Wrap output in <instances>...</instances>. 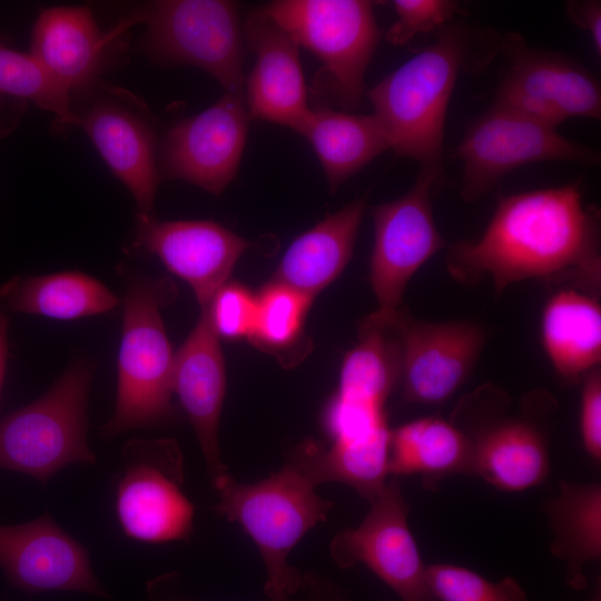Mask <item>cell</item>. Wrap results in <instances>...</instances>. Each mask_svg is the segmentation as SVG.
I'll use <instances>...</instances> for the list:
<instances>
[{
  "instance_id": "cell-20",
  "label": "cell",
  "mask_w": 601,
  "mask_h": 601,
  "mask_svg": "<svg viewBox=\"0 0 601 601\" xmlns=\"http://www.w3.org/2000/svg\"><path fill=\"white\" fill-rule=\"evenodd\" d=\"M226 390V373L219 336L207 307L186 341L175 353L173 393L177 395L197 436L211 483L226 475L218 428Z\"/></svg>"
},
{
  "instance_id": "cell-39",
  "label": "cell",
  "mask_w": 601,
  "mask_h": 601,
  "mask_svg": "<svg viewBox=\"0 0 601 601\" xmlns=\"http://www.w3.org/2000/svg\"><path fill=\"white\" fill-rule=\"evenodd\" d=\"M3 41V39L0 37V42Z\"/></svg>"
},
{
  "instance_id": "cell-10",
  "label": "cell",
  "mask_w": 601,
  "mask_h": 601,
  "mask_svg": "<svg viewBox=\"0 0 601 601\" xmlns=\"http://www.w3.org/2000/svg\"><path fill=\"white\" fill-rule=\"evenodd\" d=\"M443 171L421 168L403 196L374 207L370 283L377 309L367 318L391 323L412 276L446 246L433 216L432 194Z\"/></svg>"
},
{
  "instance_id": "cell-18",
  "label": "cell",
  "mask_w": 601,
  "mask_h": 601,
  "mask_svg": "<svg viewBox=\"0 0 601 601\" xmlns=\"http://www.w3.org/2000/svg\"><path fill=\"white\" fill-rule=\"evenodd\" d=\"M0 566L9 582L27 593L78 591L107 597L87 550L47 514L0 525Z\"/></svg>"
},
{
  "instance_id": "cell-21",
  "label": "cell",
  "mask_w": 601,
  "mask_h": 601,
  "mask_svg": "<svg viewBox=\"0 0 601 601\" xmlns=\"http://www.w3.org/2000/svg\"><path fill=\"white\" fill-rule=\"evenodd\" d=\"M117 38L100 32L88 6L51 7L33 24L29 53L72 96L97 85Z\"/></svg>"
},
{
  "instance_id": "cell-1",
  "label": "cell",
  "mask_w": 601,
  "mask_h": 601,
  "mask_svg": "<svg viewBox=\"0 0 601 601\" xmlns=\"http://www.w3.org/2000/svg\"><path fill=\"white\" fill-rule=\"evenodd\" d=\"M599 211L585 207L579 181L501 196L483 231L451 246L450 274L462 283L490 277L497 294L541 278L600 289Z\"/></svg>"
},
{
  "instance_id": "cell-35",
  "label": "cell",
  "mask_w": 601,
  "mask_h": 601,
  "mask_svg": "<svg viewBox=\"0 0 601 601\" xmlns=\"http://www.w3.org/2000/svg\"><path fill=\"white\" fill-rule=\"evenodd\" d=\"M580 436L588 455L601 461V373L595 368L582 380Z\"/></svg>"
},
{
  "instance_id": "cell-30",
  "label": "cell",
  "mask_w": 601,
  "mask_h": 601,
  "mask_svg": "<svg viewBox=\"0 0 601 601\" xmlns=\"http://www.w3.org/2000/svg\"><path fill=\"white\" fill-rule=\"evenodd\" d=\"M314 299L283 284L269 282L256 296V317L249 341L280 353L299 344L304 321Z\"/></svg>"
},
{
  "instance_id": "cell-31",
  "label": "cell",
  "mask_w": 601,
  "mask_h": 601,
  "mask_svg": "<svg viewBox=\"0 0 601 601\" xmlns=\"http://www.w3.org/2000/svg\"><path fill=\"white\" fill-rule=\"evenodd\" d=\"M426 571L437 601H528L525 591L510 577L492 582L467 568L447 563L427 565Z\"/></svg>"
},
{
  "instance_id": "cell-38",
  "label": "cell",
  "mask_w": 601,
  "mask_h": 601,
  "mask_svg": "<svg viewBox=\"0 0 601 601\" xmlns=\"http://www.w3.org/2000/svg\"><path fill=\"white\" fill-rule=\"evenodd\" d=\"M1 107H2V96H0V110H1Z\"/></svg>"
},
{
  "instance_id": "cell-32",
  "label": "cell",
  "mask_w": 601,
  "mask_h": 601,
  "mask_svg": "<svg viewBox=\"0 0 601 601\" xmlns=\"http://www.w3.org/2000/svg\"><path fill=\"white\" fill-rule=\"evenodd\" d=\"M396 21L386 32V39L402 46L421 33L440 30L463 12L452 0H394Z\"/></svg>"
},
{
  "instance_id": "cell-8",
  "label": "cell",
  "mask_w": 601,
  "mask_h": 601,
  "mask_svg": "<svg viewBox=\"0 0 601 601\" xmlns=\"http://www.w3.org/2000/svg\"><path fill=\"white\" fill-rule=\"evenodd\" d=\"M374 2L276 0L257 11L323 63L333 98L343 109L362 101L366 70L380 42Z\"/></svg>"
},
{
  "instance_id": "cell-27",
  "label": "cell",
  "mask_w": 601,
  "mask_h": 601,
  "mask_svg": "<svg viewBox=\"0 0 601 601\" xmlns=\"http://www.w3.org/2000/svg\"><path fill=\"white\" fill-rule=\"evenodd\" d=\"M550 551L564 564V580L575 590L587 584L585 565L601 559V485L560 482L545 506Z\"/></svg>"
},
{
  "instance_id": "cell-12",
  "label": "cell",
  "mask_w": 601,
  "mask_h": 601,
  "mask_svg": "<svg viewBox=\"0 0 601 601\" xmlns=\"http://www.w3.org/2000/svg\"><path fill=\"white\" fill-rule=\"evenodd\" d=\"M356 528L332 539L329 554L342 569L358 563L385 582L401 601H437L408 525V505L398 477H391Z\"/></svg>"
},
{
  "instance_id": "cell-37",
  "label": "cell",
  "mask_w": 601,
  "mask_h": 601,
  "mask_svg": "<svg viewBox=\"0 0 601 601\" xmlns=\"http://www.w3.org/2000/svg\"><path fill=\"white\" fill-rule=\"evenodd\" d=\"M8 327L9 321L3 311L0 309V392L2 388L6 365H7V355H8Z\"/></svg>"
},
{
  "instance_id": "cell-36",
  "label": "cell",
  "mask_w": 601,
  "mask_h": 601,
  "mask_svg": "<svg viewBox=\"0 0 601 601\" xmlns=\"http://www.w3.org/2000/svg\"><path fill=\"white\" fill-rule=\"evenodd\" d=\"M566 13L571 21L584 30L594 47L601 51V3L595 0L569 1Z\"/></svg>"
},
{
  "instance_id": "cell-11",
  "label": "cell",
  "mask_w": 601,
  "mask_h": 601,
  "mask_svg": "<svg viewBox=\"0 0 601 601\" xmlns=\"http://www.w3.org/2000/svg\"><path fill=\"white\" fill-rule=\"evenodd\" d=\"M127 460L117 483L115 510L122 532L146 543L189 539L195 506L184 494V467L173 439L134 440L124 449Z\"/></svg>"
},
{
  "instance_id": "cell-9",
  "label": "cell",
  "mask_w": 601,
  "mask_h": 601,
  "mask_svg": "<svg viewBox=\"0 0 601 601\" xmlns=\"http://www.w3.org/2000/svg\"><path fill=\"white\" fill-rule=\"evenodd\" d=\"M453 158L462 162V197L474 201L509 173L540 161L595 165L600 154L526 114L497 102L466 130Z\"/></svg>"
},
{
  "instance_id": "cell-6",
  "label": "cell",
  "mask_w": 601,
  "mask_h": 601,
  "mask_svg": "<svg viewBox=\"0 0 601 601\" xmlns=\"http://www.w3.org/2000/svg\"><path fill=\"white\" fill-rule=\"evenodd\" d=\"M146 26L141 48L156 61L197 67L225 92H244L238 6L226 0H160L140 6L115 28Z\"/></svg>"
},
{
  "instance_id": "cell-28",
  "label": "cell",
  "mask_w": 601,
  "mask_h": 601,
  "mask_svg": "<svg viewBox=\"0 0 601 601\" xmlns=\"http://www.w3.org/2000/svg\"><path fill=\"white\" fill-rule=\"evenodd\" d=\"M400 372L401 343L394 321L377 324L366 317L357 344L344 357L337 392L385 404Z\"/></svg>"
},
{
  "instance_id": "cell-4",
  "label": "cell",
  "mask_w": 601,
  "mask_h": 601,
  "mask_svg": "<svg viewBox=\"0 0 601 601\" xmlns=\"http://www.w3.org/2000/svg\"><path fill=\"white\" fill-rule=\"evenodd\" d=\"M125 282L121 342L118 353L116 406L102 427L105 436L135 428L170 424L177 417L173 404V353L161 312L177 297L175 283L121 270Z\"/></svg>"
},
{
  "instance_id": "cell-24",
  "label": "cell",
  "mask_w": 601,
  "mask_h": 601,
  "mask_svg": "<svg viewBox=\"0 0 601 601\" xmlns=\"http://www.w3.org/2000/svg\"><path fill=\"white\" fill-rule=\"evenodd\" d=\"M298 134L315 150L332 193L390 149L385 130L373 114L321 106L311 110Z\"/></svg>"
},
{
  "instance_id": "cell-26",
  "label": "cell",
  "mask_w": 601,
  "mask_h": 601,
  "mask_svg": "<svg viewBox=\"0 0 601 601\" xmlns=\"http://www.w3.org/2000/svg\"><path fill=\"white\" fill-rule=\"evenodd\" d=\"M390 477L420 475L435 486L454 474H473L470 440L451 420L426 416L391 431L387 461Z\"/></svg>"
},
{
  "instance_id": "cell-5",
  "label": "cell",
  "mask_w": 601,
  "mask_h": 601,
  "mask_svg": "<svg viewBox=\"0 0 601 601\" xmlns=\"http://www.w3.org/2000/svg\"><path fill=\"white\" fill-rule=\"evenodd\" d=\"M92 364L72 362L49 390L0 421V467L46 483L72 463L92 464L87 441Z\"/></svg>"
},
{
  "instance_id": "cell-25",
  "label": "cell",
  "mask_w": 601,
  "mask_h": 601,
  "mask_svg": "<svg viewBox=\"0 0 601 601\" xmlns=\"http://www.w3.org/2000/svg\"><path fill=\"white\" fill-rule=\"evenodd\" d=\"M118 297L97 278L76 270L17 275L0 285V309L73 321L114 311Z\"/></svg>"
},
{
  "instance_id": "cell-7",
  "label": "cell",
  "mask_w": 601,
  "mask_h": 601,
  "mask_svg": "<svg viewBox=\"0 0 601 601\" xmlns=\"http://www.w3.org/2000/svg\"><path fill=\"white\" fill-rule=\"evenodd\" d=\"M508 407L509 398L500 391L480 390L461 402L451 421L470 440L473 474L496 490L520 492L541 484L550 473L543 415L553 407L543 393L526 397L516 414H506Z\"/></svg>"
},
{
  "instance_id": "cell-3",
  "label": "cell",
  "mask_w": 601,
  "mask_h": 601,
  "mask_svg": "<svg viewBox=\"0 0 601 601\" xmlns=\"http://www.w3.org/2000/svg\"><path fill=\"white\" fill-rule=\"evenodd\" d=\"M472 32L449 23L427 45L368 92L390 149L443 171L447 108L461 70L467 65Z\"/></svg>"
},
{
  "instance_id": "cell-15",
  "label": "cell",
  "mask_w": 601,
  "mask_h": 601,
  "mask_svg": "<svg viewBox=\"0 0 601 601\" xmlns=\"http://www.w3.org/2000/svg\"><path fill=\"white\" fill-rule=\"evenodd\" d=\"M401 343L403 398L437 405L446 402L472 374L486 333L469 321L426 322L401 308L394 319Z\"/></svg>"
},
{
  "instance_id": "cell-17",
  "label": "cell",
  "mask_w": 601,
  "mask_h": 601,
  "mask_svg": "<svg viewBox=\"0 0 601 601\" xmlns=\"http://www.w3.org/2000/svg\"><path fill=\"white\" fill-rule=\"evenodd\" d=\"M76 126L90 138L114 176L131 194L137 218L155 217L160 179L156 134L146 112L129 97L107 90L83 114H77Z\"/></svg>"
},
{
  "instance_id": "cell-29",
  "label": "cell",
  "mask_w": 601,
  "mask_h": 601,
  "mask_svg": "<svg viewBox=\"0 0 601 601\" xmlns=\"http://www.w3.org/2000/svg\"><path fill=\"white\" fill-rule=\"evenodd\" d=\"M29 100L51 112L60 129L76 126L71 95L29 52H20L0 42V96Z\"/></svg>"
},
{
  "instance_id": "cell-33",
  "label": "cell",
  "mask_w": 601,
  "mask_h": 601,
  "mask_svg": "<svg viewBox=\"0 0 601 601\" xmlns=\"http://www.w3.org/2000/svg\"><path fill=\"white\" fill-rule=\"evenodd\" d=\"M207 308L219 338L249 337L256 317V295L245 286L225 283Z\"/></svg>"
},
{
  "instance_id": "cell-13",
  "label": "cell",
  "mask_w": 601,
  "mask_h": 601,
  "mask_svg": "<svg viewBox=\"0 0 601 601\" xmlns=\"http://www.w3.org/2000/svg\"><path fill=\"white\" fill-rule=\"evenodd\" d=\"M508 65L495 101L556 128L584 117L600 119L601 86L579 61L530 47L516 33L503 39Z\"/></svg>"
},
{
  "instance_id": "cell-23",
  "label": "cell",
  "mask_w": 601,
  "mask_h": 601,
  "mask_svg": "<svg viewBox=\"0 0 601 601\" xmlns=\"http://www.w3.org/2000/svg\"><path fill=\"white\" fill-rule=\"evenodd\" d=\"M541 337L560 378L582 382L601 362V308L595 296L577 288L553 294L542 313Z\"/></svg>"
},
{
  "instance_id": "cell-22",
  "label": "cell",
  "mask_w": 601,
  "mask_h": 601,
  "mask_svg": "<svg viewBox=\"0 0 601 601\" xmlns=\"http://www.w3.org/2000/svg\"><path fill=\"white\" fill-rule=\"evenodd\" d=\"M366 209L355 199L299 235L287 248L270 282L315 298L349 262Z\"/></svg>"
},
{
  "instance_id": "cell-14",
  "label": "cell",
  "mask_w": 601,
  "mask_h": 601,
  "mask_svg": "<svg viewBox=\"0 0 601 601\" xmlns=\"http://www.w3.org/2000/svg\"><path fill=\"white\" fill-rule=\"evenodd\" d=\"M249 119L244 92H225L207 109L177 121L160 145L159 179L221 194L238 171Z\"/></svg>"
},
{
  "instance_id": "cell-16",
  "label": "cell",
  "mask_w": 601,
  "mask_h": 601,
  "mask_svg": "<svg viewBox=\"0 0 601 601\" xmlns=\"http://www.w3.org/2000/svg\"><path fill=\"white\" fill-rule=\"evenodd\" d=\"M132 248L157 256L207 307L250 243L213 220L137 218Z\"/></svg>"
},
{
  "instance_id": "cell-2",
  "label": "cell",
  "mask_w": 601,
  "mask_h": 601,
  "mask_svg": "<svg viewBox=\"0 0 601 601\" xmlns=\"http://www.w3.org/2000/svg\"><path fill=\"white\" fill-rule=\"evenodd\" d=\"M312 449V439L297 444L278 471L255 483L238 482L230 473L213 483L219 496L215 512L238 523L260 553L266 570L264 592L269 600L297 592L304 572L288 564V555L334 508L315 491Z\"/></svg>"
},
{
  "instance_id": "cell-34",
  "label": "cell",
  "mask_w": 601,
  "mask_h": 601,
  "mask_svg": "<svg viewBox=\"0 0 601 601\" xmlns=\"http://www.w3.org/2000/svg\"><path fill=\"white\" fill-rule=\"evenodd\" d=\"M174 579L167 577L157 582L154 601H193L174 589ZM270 601H349L345 590L329 578L316 572L304 571L303 581L293 595Z\"/></svg>"
},
{
  "instance_id": "cell-19",
  "label": "cell",
  "mask_w": 601,
  "mask_h": 601,
  "mask_svg": "<svg viewBox=\"0 0 601 601\" xmlns=\"http://www.w3.org/2000/svg\"><path fill=\"white\" fill-rule=\"evenodd\" d=\"M243 36L255 55L245 79V104L250 119L288 127L299 132L312 108L294 39L259 11L253 12Z\"/></svg>"
}]
</instances>
